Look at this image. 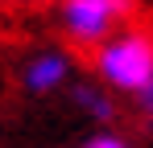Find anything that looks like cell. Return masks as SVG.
I'll return each instance as SVG.
<instances>
[{"label":"cell","instance_id":"8992f818","mask_svg":"<svg viewBox=\"0 0 153 148\" xmlns=\"http://www.w3.org/2000/svg\"><path fill=\"white\" fill-rule=\"evenodd\" d=\"M141 107H145V115L153 119V78H149V86L141 91Z\"/></svg>","mask_w":153,"mask_h":148},{"label":"cell","instance_id":"6da1fadb","mask_svg":"<svg viewBox=\"0 0 153 148\" xmlns=\"http://www.w3.org/2000/svg\"><path fill=\"white\" fill-rule=\"evenodd\" d=\"M91 74L108 95H141L153 78V33L116 29L91 49Z\"/></svg>","mask_w":153,"mask_h":148},{"label":"cell","instance_id":"277c9868","mask_svg":"<svg viewBox=\"0 0 153 148\" xmlns=\"http://www.w3.org/2000/svg\"><path fill=\"white\" fill-rule=\"evenodd\" d=\"M71 103H75L83 115H91L95 123H112V115H116L112 95L103 91L100 82H75V86H71Z\"/></svg>","mask_w":153,"mask_h":148},{"label":"cell","instance_id":"3957f363","mask_svg":"<svg viewBox=\"0 0 153 148\" xmlns=\"http://www.w3.org/2000/svg\"><path fill=\"white\" fill-rule=\"evenodd\" d=\"M75 74V58L66 49H37L21 66V86L29 95H58L62 86H71Z\"/></svg>","mask_w":153,"mask_h":148},{"label":"cell","instance_id":"7a4b0ae2","mask_svg":"<svg viewBox=\"0 0 153 148\" xmlns=\"http://www.w3.org/2000/svg\"><path fill=\"white\" fill-rule=\"evenodd\" d=\"M132 17V0H58V29L79 49L103 45Z\"/></svg>","mask_w":153,"mask_h":148},{"label":"cell","instance_id":"5b68a950","mask_svg":"<svg viewBox=\"0 0 153 148\" xmlns=\"http://www.w3.org/2000/svg\"><path fill=\"white\" fill-rule=\"evenodd\" d=\"M83 148H132V144H128L124 136H116V132H95Z\"/></svg>","mask_w":153,"mask_h":148}]
</instances>
